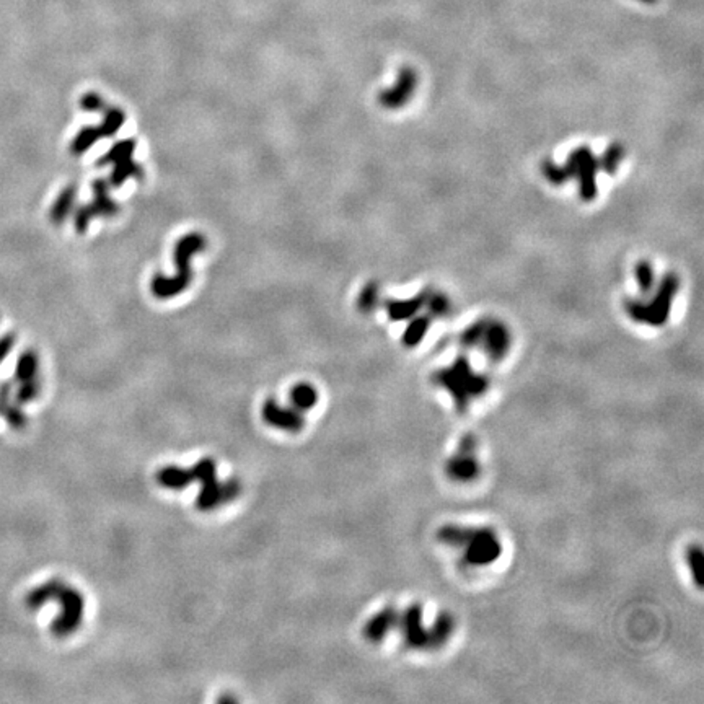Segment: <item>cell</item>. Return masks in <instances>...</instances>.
<instances>
[{
    "label": "cell",
    "instance_id": "obj_19",
    "mask_svg": "<svg viewBox=\"0 0 704 704\" xmlns=\"http://www.w3.org/2000/svg\"><path fill=\"white\" fill-rule=\"evenodd\" d=\"M62 585H64V582L54 579V580H49V582H46V584L36 587L34 590L30 592V595H28L26 605L31 610H38V608L44 607L46 603L56 598V595L59 593Z\"/></svg>",
    "mask_w": 704,
    "mask_h": 704
},
{
    "label": "cell",
    "instance_id": "obj_13",
    "mask_svg": "<svg viewBox=\"0 0 704 704\" xmlns=\"http://www.w3.org/2000/svg\"><path fill=\"white\" fill-rule=\"evenodd\" d=\"M396 621H398L396 610L385 608L382 611H378V613L372 616V618L367 621V625L363 626V638L371 640V643H382L386 634L393 630V628H396Z\"/></svg>",
    "mask_w": 704,
    "mask_h": 704
},
{
    "label": "cell",
    "instance_id": "obj_30",
    "mask_svg": "<svg viewBox=\"0 0 704 704\" xmlns=\"http://www.w3.org/2000/svg\"><path fill=\"white\" fill-rule=\"evenodd\" d=\"M39 390H41V385H39L38 377L28 380V382H21L19 391H16V401L30 403L39 395Z\"/></svg>",
    "mask_w": 704,
    "mask_h": 704
},
{
    "label": "cell",
    "instance_id": "obj_8",
    "mask_svg": "<svg viewBox=\"0 0 704 704\" xmlns=\"http://www.w3.org/2000/svg\"><path fill=\"white\" fill-rule=\"evenodd\" d=\"M136 142L134 141H121L119 144L109 149V152L98 160V165H109L113 164L114 169L111 173V184L113 186H121L128 178H141L142 170L141 166L132 160L134 154Z\"/></svg>",
    "mask_w": 704,
    "mask_h": 704
},
{
    "label": "cell",
    "instance_id": "obj_32",
    "mask_svg": "<svg viewBox=\"0 0 704 704\" xmlns=\"http://www.w3.org/2000/svg\"><path fill=\"white\" fill-rule=\"evenodd\" d=\"M241 494V483L236 478H230L225 483H222V498L223 504H228V502L235 501Z\"/></svg>",
    "mask_w": 704,
    "mask_h": 704
},
{
    "label": "cell",
    "instance_id": "obj_34",
    "mask_svg": "<svg viewBox=\"0 0 704 704\" xmlns=\"http://www.w3.org/2000/svg\"><path fill=\"white\" fill-rule=\"evenodd\" d=\"M221 701H222V703H223V701H235V698H233V696H222V698H221Z\"/></svg>",
    "mask_w": 704,
    "mask_h": 704
},
{
    "label": "cell",
    "instance_id": "obj_12",
    "mask_svg": "<svg viewBox=\"0 0 704 704\" xmlns=\"http://www.w3.org/2000/svg\"><path fill=\"white\" fill-rule=\"evenodd\" d=\"M448 473L457 481H470L480 473V470H478L475 446H473L471 441L463 442L458 453H455L453 458L450 460Z\"/></svg>",
    "mask_w": 704,
    "mask_h": 704
},
{
    "label": "cell",
    "instance_id": "obj_3",
    "mask_svg": "<svg viewBox=\"0 0 704 704\" xmlns=\"http://www.w3.org/2000/svg\"><path fill=\"white\" fill-rule=\"evenodd\" d=\"M207 241L201 233H188L186 236L178 241L175 246V264H176V276L175 278H165L160 273L155 274L152 279V293L159 298H170L183 292L191 282V264L189 259L196 253L206 250Z\"/></svg>",
    "mask_w": 704,
    "mask_h": 704
},
{
    "label": "cell",
    "instance_id": "obj_11",
    "mask_svg": "<svg viewBox=\"0 0 704 704\" xmlns=\"http://www.w3.org/2000/svg\"><path fill=\"white\" fill-rule=\"evenodd\" d=\"M416 85H418V77L413 69L409 67L401 69L400 74H398L396 84L391 86V89L383 90L382 94L378 95L380 105L386 109L403 108L413 98Z\"/></svg>",
    "mask_w": 704,
    "mask_h": 704
},
{
    "label": "cell",
    "instance_id": "obj_9",
    "mask_svg": "<svg viewBox=\"0 0 704 704\" xmlns=\"http://www.w3.org/2000/svg\"><path fill=\"white\" fill-rule=\"evenodd\" d=\"M91 189H94L95 194L94 201L82 207H79L77 212H75V228H77L80 233L85 232L89 223L94 221L95 217H111L119 211V206L109 198L108 193L109 186L105 180H96L94 184H91Z\"/></svg>",
    "mask_w": 704,
    "mask_h": 704
},
{
    "label": "cell",
    "instance_id": "obj_29",
    "mask_svg": "<svg viewBox=\"0 0 704 704\" xmlns=\"http://www.w3.org/2000/svg\"><path fill=\"white\" fill-rule=\"evenodd\" d=\"M686 564H688L690 573L695 575L696 585L703 584V551L700 546H691L686 553Z\"/></svg>",
    "mask_w": 704,
    "mask_h": 704
},
{
    "label": "cell",
    "instance_id": "obj_18",
    "mask_svg": "<svg viewBox=\"0 0 704 704\" xmlns=\"http://www.w3.org/2000/svg\"><path fill=\"white\" fill-rule=\"evenodd\" d=\"M288 401H291L292 408L300 413L310 411L318 403V391L310 383H297L296 386H292L291 393H288Z\"/></svg>",
    "mask_w": 704,
    "mask_h": 704
},
{
    "label": "cell",
    "instance_id": "obj_26",
    "mask_svg": "<svg viewBox=\"0 0 704 704\" xmlns=\"http://www.w3.org/2000/svg\"><path fill=\"white\" fill-rule=\"evenodd\" d=\"M541 173H543L545 180L548 183H551L553 186H563V184L569 181V175L565 166L556 165L553 160H543V164H541Z\"/></svg>",
    "mask_w": 704,
    "mask_h": 704
},
{
    "label": "cell",
    "instance_id": "obj_15",
    "mask_svg": "<svg viewBox=\"0 0 704 704\" xmlns=\"http://www.w3.org/2000/svg\"><path fill=\"white\" fill-rule=\"evenodd\" d=\"M155 478H157V483L161 488L171 489V491H181V489H186L189 484L194 481L191 470L181 468V466L176 465L164 466V468L159 470Z\"/></svg>",
    "mask_w": 704,
    "mask_h": 704
},
{
    "label": "cell",
    "instance_id": "obj_27",
    "mask_svg": "<svg viewBox=\"0 0 704 704\" xmlns=\"http://www.w3.org/2000/svg\"><path fill=\"white\" fill-rule=\"evenodd\" d=\"M378 298H380L378 284L377 282H368V284H366L362 288L359 300H357V307H359V310L363 311V313H371V311L375 310V307L378 305Z\"/></svg>",
    "mask_w": 704,
    "mask_h": 704
},
{
    "label": "cell",
    "instance_id": "obj_25",
    "mask_svg": "<svg viewBox=\"0 0 704 704\" xmlns=\"http://www.w3.org/2000/svg\"><path fill=\"white\" fill-rule=\"evenodd\" d=\"M105 111L106 114L103 123L100 126H95L100 139H103V137L114 136L119 131L121 126L124 124V113L121 111L119 108H106Z\"/></svg>",
    "mask_w": 704,
    "mask_h": 704
},
{
    "label": "cell",
    "instance_id": "obj_21",
    "mask_svg": "<svg viewBox=\"0 0 704 704\" xmlns=\"http://www.w3.org/2000/svg\"><path fill=\"white\" fill-rule=\"evenodd\" d=\"M623 159H625V147H623L620 142L610 144L607 150L602 154V157L598 159L600 170L607 173L610 176H613L616 175V171H618V166Z\"/></svg>",
    "mask_w": 704,
    "mask_h": 704
},
{
    "label": "cell",
    "instance_id": "obj_7",
    "mask_svg": "<svg viewBox=\"0 0 704 704\" xmlns=\"http://www.w3.org/2000/svg\"><path fill=\"white\" fill-rule=\"evenodd\" d=\"M57 602L61 603V615L53 621L51 625V631H53L57 638H66L71 636L72 633L79 630L80 623L84 620V608H85V600L84 595L75 588L69 585H62V588L57 593L56 598Z\"/></svg>",
    "mask_w": 704,
    "mask_h": 704
},
{
    "label": "cell",
    "instance_id": "obj_22",
    "mask_svg": "<svg viewBox=\"0 0 704 704\" xmlns=\"http://www.w3.org/2000/svg\"><path fill=\"white\" fill-rule=\"evenodd\" d=\"M424 307L429 311L431 318H446V316L452 313V302L442 292L427 291Z\"/></svg>",
    "mask_w": 704,
    "mask_h": 704
},
{
    "label": "cell",
    "instance_id": "obj_1",
    "mask_svg": "<svg viewBox=\"0 0 704 704\" xmlns=\"http://www.w3.org/2000/svg\"><path fill=\"white\" fill-rule=\"evenodd\" d=\"M438 538L442 540L443 545L458 550L463 563L473 568H484V565L496 563L502 551L498 535L488 528L447 525L438 532Z\"/></svg>",
    "mask_w": 704,
    "mask_h": 704
},
{
    "label": "cell",
    "instance_id": "obj_14",
    "mask_svg": "<svg viewBox=\"0 0 704 704\" xmlns=\"http://www.w3.org/2000/svg\"><path fill=\"white\" fill-rule=\"evenodd\" d=\"M427 291L421 292L419 296L408 300H386L385 308L391 321H405L416 316L424 308Z\"/></svg>",
    "mask_w": 704,
    "mask_h": 704
},
{
    "label": "cell",
    "instance_id": "obj_5",
    "mask_svg": "<svg viewBox=\"0 0 704 704\" xmlns=\"http://www.w3.org/2000/svg\"><path fill=\"white\" fill-rule=\"evenodd\" d=\"M436 382L455 398L458 405H466L473 398L484 393L488 378L473 371L465 356H460L448 367L436 373Z\"/></svg>",
    "mask_w": 704,
    "mask_h": 704
},
{
    "label": "cell",
    "instance_id": "obj_24",
    "mask_svg": "<svg viewBox=\"0 0 704 704\" xmlns=\"http://www.w3.org/2000/svg\"><path fill=\"white\" fill-rule=\"evenodd\" d=\"M634 278H636L638 287L643 296H649L655 288L654 266H652L648 259H640L636 264V268H634Z\"/></svg>",
    "mask_w": 704,
    "mask_h": 704
},
{
    "label": "cell",
    "instance_id": "obj_33",
    "mask_svg": "<svg viewBox=\"0 0 704 704\" xmlns=\"http://www.w3.org/2000/svg\"><path fill=\"white\" fill-rule=\"evenodd\" d=\"M16 343L15 334H5V336L0 338V362L5 361V357L10 354V351L14 349V346Z\"/></svg>",
    "mask_w": 704,
    "mask_h": 704
},
{
    "label": "cell",
    "instance_id": "obj_10",
    "mask_svg": "<svg viewBox=\"0 0 704 704\" xmlns=\"http://www.w3.org/2000/svg\"><path fill=\"white\" fill-rule=\"evenodd\" d=\"M263 421L274 429L291 432V434H298L303 429L305 419L303 414L297 409L286 408L276 400V398H268L261 408Z\"/></svg>",
    "mask_w": 704,
    "mask_h": 704
},
{
    "label": "cell",
    "instance_id": "obj_6",
    "mask_svg": "<svg viewBox=\"0 0 704 704\" xmlns=\"http://www.w3.org/2000/svg\"><path fill=\"white\" fill-rule=\"evenodd\" d=\"M565 170H568L569 180H577L579 183L580 199L590 203L597 198V175L600 171L598 157L592 152L590 147L582 146L574 149L565 160Z\"/></svg>",
    "mask_w": 704,
    "mask_h": 704
},
{
    "label": "cell",
    "instance_id": "obj_17",
    "mask_svg": "<svg viewBox=\"0 0 704 704\" xmlns=\"http://www.w3.org/2000/svg\"><path fill=\"white\" fill-rule=\"evenodd\" d=\"M218 506H223L222 483H218L216 478V480L201 484V491L198 494V499H196V507L201 512H211L217 509Z\"/></svg>",
    "mask_w": 704,
    "mask_h": 704
},
{
    "label": "cell",
    "instance_id": "obj_2",
    "mask_svg": "<svg viewBox=\"0 0 704 704\" xmlns=\"http://www.w3.org/2000/svg\"><path fill=\"white\" fill-rule=\"evenodd\" d=\"M680 288V279L673 273H668L662 278L659 287H655L654 296L649 302L638 298H628L625 302L626 315L633 321L643 323L649 326H662L670 316L673 298Z\"/></svg>",
    "mask_w": 704,
    "mask_h": 704
},
{
    "label": "cell",
    "instance_id": "obj_31",
    "mask_svg": "<svg viewBox=\"0 0 704 704\" xmlns=\"http://www.w3.org/2000/svg\"><path fill=\"white\" fill-rule=\"evenodd\" d=\"M80 106H82L85 111H90V113L105 111L106 109V105H105V101H103V98L98 94H95V91H90V94L84 95L82 100H80Z\"/></svg>",
    "mask_w": 704,
    "mask_h": 704
},
{
    "label": "cell",
    "instance_id": "obj_28",
    "mask_svg": "<svg viewBox=\"0 0 704 704\" xmlns=\"http://www.w3.org/2000/svg\"><path fill=\"white\" fill-rule=\"evenodd\" d=\"M189 470H191L193 480L201 483V484L207 483V481H212L217 478V463L211 457L201 458L198 463H196L193 468H189Z\"/></svg>",
    "mask_w": 704,
    "mask_h": 704
},
{
    "label": "cell",
    "instance_id": "obj_16",
    "mask_svg": "<svg viewBox=\"0 0 704 704\" xmlns=\"http://www.w3.org/2000/svg\"><path fill=\"white\" fill-rule=\"evenodd\" d=\"M75 198H77V186L74 183L67 184V186L62 189L61 194L57 196V199L54 201V204L51 206L49 211V218L54 225H61L69 217V213L72 212Z\"/></svg>",
    "mask_w": 704,
    "mask_h": 704
},
{
    "label": "cell",
    "instance_id": "obj_4",
    "mask_svg": "<svg viewBox=\"0 0 704 704\" xmlns=\"http://www.w3.org/2000/svg\"><path fill=\"white\" fill-rule=\"evenodd\" d=\"M460 343L465 349H481L491 362H501L511 349L512 336L502 321L484 318L466 328Z\"/></svg>",
    "mask_w": 704,
    "mask_h": 704
},
{
    "label": "cell",
    "instance_id": "obj_20",
    "mask_svg": "<svg viewBox=\"0 0 704 704\" xmlns=\"http://www.w3.org/2000/svg\"><path fill=\"white\" fill-rule=\"evenodd\" d=\"M431 321L432 318L429 315H419L416 318H413L401 336L403 344H405L406 348H414V346H418L424 339L427 331H429Z\"/></svg>",
    "mask_w": 704,
    "mask_h": 704
},
{
    "label": "cell",
    "instance_id": "obj_23",
    "mask_svg": "<svg viewBox=\"0 0 704 704\" xmlns=\"http://www.w3.org/2000/svg\"><path fill=\"white\" fill-rule=\"evenodd\" d=\"M38 354L31 349H28L23 352L20 356L19 362H16V371H15V378L19 382H28V380L36 378L38 375Z\"/></svg>",
    "mask_w": 704,
    "mask_h": 704
}]
</instances>
